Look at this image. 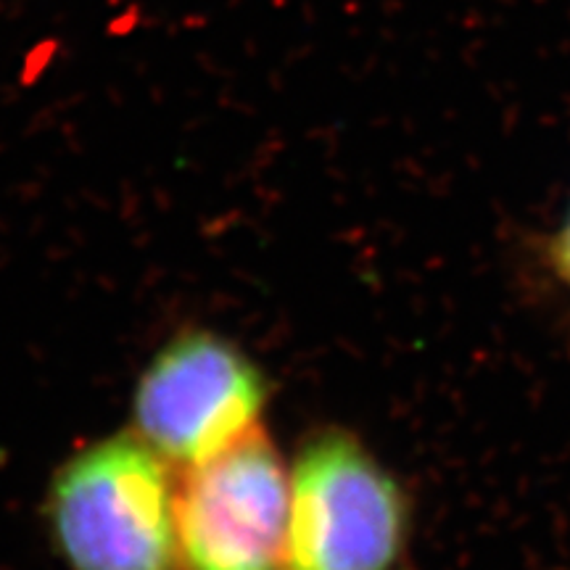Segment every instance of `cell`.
<instances>
[{
  "label": "cell",
  "instance_id": "cell-1",
  "mask_svg": "<svg viewBox=\"0 0 570 570\" xmlns=\"http://www.w3.org/2000/svg\"><path fill=\"white\" fill-rule=\"evenodd\" d=\"M46 512L69 570H180L177 483L169 462L138 433L71 454Z\"/></svg>",
  "mask_w": 570,
  "mask_h": 570
},
{
  "label": "cell",
  "instance_id": "cell-5",
  "mask_svg": "<svg viewBox=\"0 0 570 570\" xmlns=\"http://www.w3.org/2000/svg\"><path fill=\"white\" fill-rule=\"evenodd\" d=\"M552 259H554V267H558L562 281L570 285V217H568V223L562 225L558 238H554Z\"/></svg>",
  "mask_w": 570,
  "mask_h": 570
},
{
  "label": "cell",
  "instance_id": "cell-4",
  "mask_svg": "<svg viewBox=\"0 0 570 570\" xmlns=\"http://www.w3.org/2000/svg\"><path fill=\"white\" fill-rule=\"evenodd\" d=\"M291 470L254 431L185 468L177 483L180 570H283Z\"/></svg>",
  "mask_w": 570,
  "mask_h": 570
},
{
  "label": "cell",
  "instance_id": "cell-2",
  "mask_svg": "<svg viewBox=\"0 0 570 570\" xmlns=\"http://www.w3.org/2000/svg\"><path fill=\"white\" fill-rule=\"evenodd\" d=\"M410 508L399 481L346 431L315 433L291 468L283 570H399Z\"/></svg>",
  "mask_w": 570,
  "mask_h": 570
},
{
  "label": "cell",
  "instance_id": "cell-3",
  "mask_svg": "<svg viewBox=\"0 0 570 570\" xmlns=\"http://www.w3.org/2000/svg\"><path fill=\"white\" fill-rule=\"evenodd\" d=\"M267 381L230 338L188 327L138 377L135 433L169 465L190 468L259 431Z\"/></svg>",
  "mask_w": 570,
  "mask_h": 570
}]
</instances>
